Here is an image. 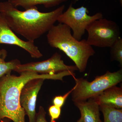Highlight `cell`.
<instances>
[{
	"instance_id": "obj_1",
	"label": "cell",
	"mask_w": 122,
	"mask_h": 122,
	"mask_svg": "<svg viewBox=\"0 0 122 122\" xmlns=\"http://www.w3.org/2000/svg\"><path fill=\"white\" fill-rule=\"evenodd\" d=\"M65 9L62 5L48 12H40L36 7L21 11L8 1L0 2V13L12 30L32 41L48 32Z\"/></svg>"
},
{
	"instance_id": "obj_2",
	"label": "cell",
	"mask_w": 122,
	"mask_h": 122,
	"mask_svg": "<svg viewBox=\"0 0 122 122\" xmlns=\"http://www.w3.org/2000/svg\"><path fill=\"white\" fill-rule=\"evenodd\" d=\"M20 75L7 74L0 79V120L5 118L14 122H25V112L21 106L20 96L21 91L29 81L33 79L42 78L63 81L65 73L54 74H40L26 71Z\"/></svg>"
},
{
	"instance_id": "obj_3",
	"label": "cell",
	"mask_w": 122,
	"mask_h": 122,
	"mask_svg": "<svg viewBox=\"0 0 122 122\" xmlns=\"http://www.w3.org/2000/svg\"><path fill=\"white\" fill-rule=\"evenodd\" d=\"M47 33L49 45L63 52L74 62L79 72H84L90 58L95 53L86 40H77L73 37L70 28L61 23L54 25Z\"/></svg>"
},
{
	"instance_id": "obj_4",
	"label": "cell",
	"mask_w": 122,
	"mask_h": 122,
	"mask_svg": "<svg viewBox=\"0 0 122 122\" xmlns=\"http://www.w3.org/2000/svg\"><path fill=\"white\" fill-rule=\"evenodd\" d=\"M74 79L76 85L71 93L72 100L74 102L86 101L121 82L122 70L120 69L114 72L107 71L105 74L97 76L91 82L82 78Z\"/></svg>"
},
{
	"instance_id": "obj_5",
	"label": "cell",
	"mask_w": 122,
	"mask_h": 122,
	"mask_svg": "<svg viewBox=\"0 0 122 122\" xmlns=\"http://www.w3.org/2000/svg\"><path fill=\"white\" fill-rule=\"evenodd\" d=\"M86 30L88 34L86 41L91 46L110 48L120 37V29L117 23L103 18L91 22Z\"/></svg>"
},
{
	"instance_id": "obj_6",
	"label": "cell",
	"mask_w": 122,
	"mask_h": 122,
	"mask_svg": "<svg viewBox=\"0 0 122 122\" xmlns=\"http://www.w3.org/2000/svg\"><path fill=\"white\" fill-rule=\"evenodd\" d=\"M88 13L89 10L86 7L82 6L75 8L72 2L67 10L59 15L57 21L68 25L72 30L73 37L81 41L87 26L94 21L103 18L101 12L92 16L88 15Z\"/></svg>"
},
{
	"instance_id": "obj_7",
	"label": "cell",
	"mask_w": 122,
	"mask_h": 122,
	"mask_svg": "<svg viewBox=\"0 0 122 122\" xmlns=\"http://www.w3.org/2000/svg\"><path fill=\"white\" fill-rule=\"evenodd\" d=\"M78 70L75 65L68 66L65 64L61 55L56 53L45 61L20 64L14 71L20 73L29 71L41 74H54L66 71L74 72Z\"/></svg>"
},
{
	"instance_id": "obj_8",
	"label": "cell",
	"mask_w": 122,
	"mask_h": 122,
	"mask_svg": "<svg viewBox=\"0 0 122 122\" xmlns=\"http://www.w3.org/2000/svg\"><path fill=\"white\" fill-rule=\"evenodd\" d=\"M12 45L19 46L26 51L33 58H39L42 56L34 41H24L15 34L6 20L0 13V44Z\"/></svg>"
},
{
	"instance_id": "obj_9",
	"label": "cell",
	"mask_w": 122,
	"mask_h": 122,
	"mask_svg": "<svg viewBox=\"0 0 122 122\" xmlns=\"http://www.w3.org/2000/svg\"><path fill=\"white\" fill-rule=\"evenodd\" d=\"M44 80L42 78L32 79L24 85L21 91L20 105L28 117L29 122H35L37 98Z\"/></svg>"
},
{
	"instance_id": "obj_10",
	"label": "cell",
	"mask_w": 122,
	"mask_h": 122,
	"mask_svg": "<svg viewBox=\"0 0 122 122\" xmlns=\"http://www.w3.org/2000/svg\"><path fill=\"white\" fill-rule=\"evenodd\" d=\"M99 105H106L122 109V88L113 86L105 90L98 96L92 98Z\"/></svg>"
},
{
	"instance_id": "obj_11",
	"label": "cell",
	"mask_w": 122,
	"mask_h": 122,
	"mask_svg": "<svg viewBox=\"0 0 122 122\" xmlns=\"http://www.w3.org/2000/svg\"><path fill=\"white\" fill-rule=\"evenodd\" d=\"M88 100L74 102L80 111L84 122H102L100 118L99 105L92 98Z\"/></svg>"
},
{
	"instance_id": "obj_12",
	"label": "cell",
	"mask_w": 122,
	"mask_h": 122,
	"mask_svg": "<svg viewBox=\"0 0 122 122\" xmlns=\"http://www.w3.org/2000/svg\"><path fill=\"white\" fill-rule=\"evenodd\" d=\"M68 0H8L14 7H21L25 10L36 7L38 5H42L45 8L56 7Z\"/></svg>"
},
{
	"instance_id": "obj_13",
	"label": "cell",
	"mask_w": 122,
	"mask_h": 122,
	"mask_svg": "<svg viewBox=\"0 0 122 122\" xmlns=\"http://www.w3.org/2000/svg\"><path fill=\"white\" fill-rule=\"evenodd\" d=\"M7 56L6 50L2 49L0 50V79L7 74L14 71L18 65L21 64L19 60L13 59L9 61H5Z\"/></svg>"
},
{
	"instance_id": "obj_14",
	"label": "cell",
	"mask_w": 122,
	"mask_h": 122,
	"mask_svg": "<svg viewBox=\"0 0 122 122\" xmlns=\"http://www.w3.org/2000/svg\"><path fill=\"white\" fill-rule=\"evenodd\" d=\"M100 110L104 118L103 122H122V109H118L106 105H99Z\"/></svg>"
},
{
	"instance_id": "obj_15",
	"label": "cell",
	"mask_w": 122,
	"mask_h": 122,
	"mask_svg": "<svg viewBox=\"0 0 122 122\" xmlns=\"http://www.w3.org/2000/svg\"><path fill=\"white\" fill-rule=\"evenodd\" d=\"M111 48L112 59L117 61L120 66H122V39L118 38L113 44Z\"/></svg>"
},
{
	"instance_id": "obj_16",
	"label": "cell",
	"mask_w": 122,
	"mask_h": 122,
	"mask_svg": "<svg viewBox=\"0 0 122 122\" xmlns=\"http://www.w3.org/2000/svg\"><path fill=\"white\" fill-rule=\"evenodd\" d=\"M49 113L51 117L50 122H56L55 120L59 118L61 113V108L53 105L49 109Z\"/></svg>"
},
{
	"instance_id": "obj_17",
	"label": "cell",
	"mask_w": 122,
	"mask_h": 122,
	"mask_svg": "<svg viewBox=\"0 0 122 122\" xmlns=\"http://www.w3.org/2000/svg\"><path fill=\"white\" fill-rule=\"evenodd\" d=\"M75 86L73 88L67 92L63 96H56L53 100V102L54 105L60 107H61L64 105L66 99L68 96L72 93V91L74 90Z\"/></svg>"
},
{
	"instance_id": "obj_18",
	"label": "cell",
	"mask_w": 122,
	"mask_h": 122,
	"mask_svg": "<svg viewBox=\"0 0 122 122\" xmlns=\"http://www.w3.org/2000/svg\"><path fill=\"white\" fill-rule=\"evenodd\" d=\"M46 112L44 107L40 106L36 114L35 122H48L46 119Z\"/></svg>"
},
{
	"instance_id": "obj_19",
	"label": "cell",
	"mask_w": 122,
	"mask_h": 122,
	"mask_svg": "<svg viewBox=\"0 0 122 122\" xmlns=\"http://www.w3.org/2000/svg\"><path fill=\"white\" fill-rule=\"evenodd\" d=\"M77 122H84V121H83V118L81 117Z\"/></svg>"
},
{
	"instance_id": "obj_20",
	"label": "cell",
	"mask_w": 122,
	"mask_h": 122,
	"mask_svg": "<svg viewBox=\"0 0 122 122\" xmlns=\"http://www.w3.org/2000/svg\"><path fill=\"white\" fill-rule=\"evenodd\" d=\"M79 0H72V3L75 4L76 2H78Z\"/></svg>"
},
{
	"instance_id": "obj_21",
	"label": "cell",
	"mask_w": 122,
	"mask_h": 122,
	"mask_svg": "<svg viewBox=\"0 0 122 122\" xmlns=\"http://www.w3.org/2000/svg\"><path fill=\"white\" fill-rule=\"evenodd\" d=\"M120 5H121V6L122 5V0H120Z\"/></svg>"
},
{
	"instance_id": "obj_22",
	"label": "cell",
	"mask_w": 122,
	"mask_h": 122,
	"mask_svg": "<svg viewBox=\"0 0 122 122\" xmlns=\"http://www.w3.org/2000/svg\"><path fill=\"white\" fill-rule=\"evenodd\" d=\"M0 122H4V121H3V120H2H2H0Z\"/></svg>"
}]
</instances>
